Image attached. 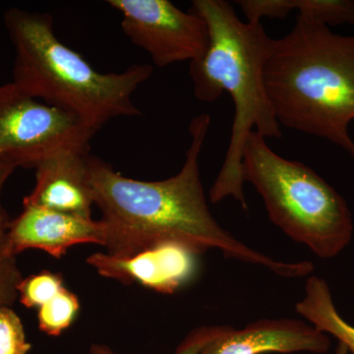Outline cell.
<instances>
[{"label": "cell", "instance_id": "6da1fadb", "mask_svg": "<svg viewBox=\"0 0 354 354\" xmlns=\"http://www.w3.org/2000/svg\"><path fill=\"white\" fill-rule=\"evenodd\" d=\"M211 116L202 113L189 127L191 142L176 176L160 181L123 176L108 162L88 155V183L102 213L104 246L116 257H129L165 242H177L201 254L216 249L232 259L262 266L281 278L309 276L310 261L283 262L247 246L216 221L205 196L199 158Z\"/></svg>", "mask_w": 354, "mask_h": 354}, {"label": "cell", "instance_id": "7a4b0ae2", "mask_svg": "<svg viewBox=\"0 0 354 354\" xmlns=\"http://www.w3.org/2000/svg\"><path fill=\"white\" fill-rule=\"evenodd\" d=\"M192 11L209 30V46L201 59L190 62L193 92L198 101L215 102L227 92L234 104V118L227 153L209 189L213 204L232 197L248 209L244 196L242 157L252 131L279 139L281 125L266 90L264 70L276 39L262 23L239 19L234 6L223 0H195Z\"/></svg>", "mask_w": 354, "mask_h": 354}, {"label": "cell", "instance_id": "3957f363", "mask_svg": "<svg viewBox=\"0 0 354 354\" xmlns=\"http://www.w3.org/2000/svg\"><path fill=\"white\" fill-rule=\"evenodd\" d=\"M264 78L279 125L329 140L354 160V36L297 16L276 39Z\"/></svg>", "mask_w": 354, "mask_h": 354}, {"label": "cell", "instance_id": "277c9868", "mask_svg": "<svg viewBox=\"0 0 354 354\" xmlns=\"http://www.w3.org/2000/svg\"><path fill=\"white\" fill-rule=\"evenodd\" d=\"M3 22L15 50L12 82L28 95L76 114L97 131L114 118L141 115L133 95L152 76L151 65L101 73L57 38L50 14L14 7Z\"/></svg>", "mask_w": 354, "mask_h": 354}, {"label": "cell", "instance_id": "5b68a950", "mask_svg": "<svg viewBox=\"0 0 354 354\" xmlns=\"http://www.w3.org/2000/svg\"><path fill=\"white\" fill-rule=\"evenodd\" d=\"M244 181L262 197L270 220L321 259H333L351 243L353 221L344 198L313 169L272 150L252 131L242 157Z\"/></svg>", "mask_w": 354, "mask_h": 354}, {"label": "cell", "instance_id": "8992f818", "mask_svg": "<svg viewBox=\"0 0 354 354\" xmlns=\"http://www.w3.org/2000/svg\"><path fill=\"white\" fill-rule=\"evenodd\" d=\"M97 129L76 114L0 85V162L35 169L60 153H88Z\"/></svg>", "mask_w": 354, "mask_h": 354}, {"label": "cell", "instance_id": "52a82bcc", "mask_svg": "<svg viewBox=\"0 0 354 354\" xmlns=\"http://www.w3.org/2000/svg\"><path fill=\"white\" fill-rule=\"evenodd\" d=\"M122 16L121 29L135 46L150 55L156 66L198 62L209 46L207 23L169 0H109Z\"/></svg>", "mask_w": 354, "mask_h": 354}, {"label": "cell", "instance_id": "ba28073f", "mask_svg": "<svg viewBox=\"0 0 354 354\" xmlns=\"http://www.w3.org/2000/svg\"><path fill=\"white\" fill-rule=\"evenodd\" d=\"M198 255L184 244L165 242L129 257L92 254L87 263L104 278L125 285L138 283L149 290L171 295L195 276Z\"/></svg>", "mask_w": 354, "mask_h": 354}, {"label": "cell", "instance_id": "9c48e42d", "mask_svg": "<svg viewBox=\"0 0 354 354\" xmlns=\"http://www.w3.org/2000/svg\"><path fill=\"white\" fill-rule=\"evenodd\" d=\"M88 243L104 246L101 221L23 205L20 215L9 225L7 251L16 257L23 251L38 249L62 258L71 247Z\"/></svg>", "mask_w": 354, "mask_h": 354}, {"label": "cell", "instance_id": "30bf717a", "mask_svg": "<svg viewBox=\"0 0 354 354\" xmlns=\"http://www.w3.org/2000/svg\"><path fill=\"white\" fill-rule=\"evenodd\" d=\"M330 339L312 325L295 319H262L243 329L230 327L200 354L327 353Z\"/></svg>", "mask_w": 354, "mask_h": 354}, {"label": "cell", "instance_id": "8fae6325", "mask_svg": "<svg viewBox=\"0 0 354 354\" xmlns=\"http://www.w3.org/2000/svg\"><path fill=\"white\" fill-rule=\"evenodd\" d=\"M88 156L64 153L41 162L36 169L34 189L24 198L23 205L93 218L95 203L88 183Z\"/></svg>", "mask_w": 354, "mask_h": 354}, {"label": "cell", "instance_id": "7c38bea8", "mask_svg": "<svg viewBox=\"0 0 354 354\" xmlns=\"http://www.w3.org/2000/svg\"><path fill=\"white\" fill-rule=\"evenodd\" d=\"M249 23H261L263 18L285 19L293 10L297 16L320 24L354 26L353 0H239L235 1Z\"/></svg>", "mask_w": 354, "mask_h": 354}, {"label": "cell", "instance_id": "4fadbf2b", "mask_svg": "<svg viewBox=\"0 0 354 354\" xmlns=\"http://www.w3.org/2000/svg\"><path fill=\"white\" fill-rule=\"evenodd\" d=\"M300 316L316 329L332 335L354 354V326L335 307L330 288L325 279L311 276L305 283L304 295L295 305Z\"/></svg>", "mask_w": 354, "mask_h": 354}, {"label": "cell", "instance_id": "5bb4252c", "mask_svg": "<svg viewBox=\"0 0 354 354\" xmlns=\"http://www.w3.org/2000/svg\"><path fill=\"white\" fill-rule=\"evenodd\" d=\"M80 311L75 293L64 288L48 304L38 309L39 328L50 337H58L71 327Z\"/></svg>", "mask_w": 354, "mask_h": 354}, {"label": "cell", "instance_id": "9a60e30c", "mask_svg": "<svg viewBox=\"0 0 354 354\" xmlns=\"http://www.w3.org/2000/svg\"><path fill=\"white\" fill-rule=\"evenodd\" d=\"M64 276L59 272H39L21 279L18 298L27 308H39L64 290Z\"/></svg>", "mask_w": 354, "mask_h": 354}, {"label": "cell", "instance_id": "2e32d148", "mask_svg": "<svg viewBox=\"0 0 354 354\" xmlns=\"http://www.w3.org/2000/svg\"><path fill=\"white\" fill-rule=\"evenodd\" d=\"M31 349L20 317L11 306H0V354H28Z\"/></svg>", "mask_w": 354, "mask_h": 354}, {"label": "cell", "instance_id": "e0dca14e", "mask_svg": "<svg viewBox=\"0 0 354 354\" xmlns=\"http://www.w3.org/2000/svg\"><path fill=\"white\" fill-rule=\"evenodd\" d=\"M230 326H204L191 330L178 344L174 354H200L202 349L216 337L230 329ZM90 354H120L106 344H94L91 346Z\"/></svg>", "mask_w": 354, "mask_h": 354}, {"label": "cell", "instance_id": "ac0fdd59", "mask_svg": "<svg viewBox=\"0 0 354 354\" xmlns=\"http://www.w3.org/2000/svg\"><path fill=\"white\" fill-rule=\"evenodd\" d=\"M23 279L16 258H0V306H11L18 298L17 286Z\"/></svg>", "mask_w": 354, "mask_h": 354}, {"label": "cell", "instance_id": "d6986e66", "mask_svg": "<svg viewBox=\"0 0 354 354\" xmlns=\"http://www.w3.org/2000/svg\"><path fill=\"white\" fill-rule=\"evenodd\" d=\"M15 169L16 167L13 165L0 162V258L11 256L7 251V236H8L9 225H10L11 220L7 215L6 209L2 206L1 196L7 180L9 177L12 176Z\"/></svg>", "mask_w": 354, "mask_h": 354}, {"label": "cell", "instance_id": "ffe728a7", "mask_svg": "<svg viewBox=\"0 0 354 354\" xmlns=\"http://www.w3.org/2000/svg\"><path fill=\"white\" fill-rule=\"evenodd\" d=\"M334 354H349V353L344 344H339L335 349Z\"/></svg>", "mask_w": 354, "mask_h": 354}, {"label": "cell", "instance_id": "44dd1931", "mask_svg": "<svg viewBox=\"0 0 354 354\" xmlns=\"http://www.w3.org/2000/svg\"><path fill=\"white\" fill-rule=\"evenodd\" d=\"M349 354H351V353H349Z\"/></svg>", "mask_w": 354, "mask_h": 354}]
</instances>
